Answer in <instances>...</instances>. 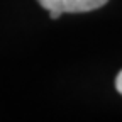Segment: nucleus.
I'll list each match as a JSON object with an SVG mask.
<instances>
[{
    "label": "nucleus",
    "instance_id": "f257e3e1",
    "mask_svg": "<svg viewBox=\"0 0 122 122\" xmlns=\"http://www.w3.org/2000/svg\"><path fill=\"white\" fill-rule=\"evenodd\" d=\"M42 9L54 10L59 14H73V12H90L103 7L109 0H37Z\"/></svg>",
    "mask_w": 122,
    "mask_h": 122
},
{
    "label": "nucleus",
    "instance_id": "f03ea898",
    "mask_svg": "<svg viewBox=\"0 0 122 122\" xmlns=\"http://www.w3.org/2000/svg\"><path fill=\"white\" fill-rule=\"evenodd\" d=\"M115 88H117V92L122 95V70L119 71V75H117V78H115Z\"/></svg>",
    "mask_w": 122,
    "mask_h": 122
},
{
    "label": "nucleus",
    "instance_id": "7ed1b4c3",
    "mask_svg": "<svg viewBox=\"0 0 122 122\" xmlns=\"http://www.w3.org/2000/svg\"><path fill=\"white\" fill-rule=\"evenodd\" d=\"M49 17L54 20V19H59V17H61V14H59V12H54V10H49Z\"/></svg>",
    "mask_w": 122,
    "mask_h": 122
}]
</instances>
